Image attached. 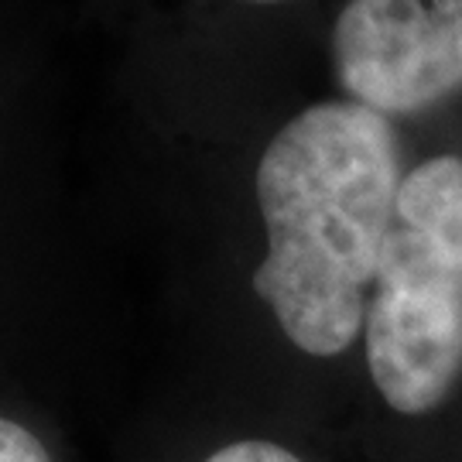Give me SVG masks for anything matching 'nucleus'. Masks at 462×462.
Segmentation results:
<instances>
[{"label":"nucleus","instance_id":"obj_1","mask_svg":"<svg viewBox=\"0 0 462 462\" xmlns=\"http://www.w3.org/2000/svg\"><path fill=\"white\" fill-rule=\"evenodd\" d=\"M401 182L391 120L353 99L315 103L267 144L257 165L267 254L254 291L301 353L336 356L364 332Z\"/></svg>","mask_w":462,"mask_h":462},{"label":"nucleus","instance_id":"obj_2","mask_svg":"<svg viewBox=\"0 0 462 462\" xmlns=\"http://www.w3.org/2000/svg\"><path fill=\"white\" fill-rule=\"evenodd\" d=\"M366 366L401 414L439 408L462 377V162L404 175L364 319Z\"/></svg>","mask_w":462,"mask_h":462},{"label":"nucleus","instance_id":"obj_3","mask_svg":"<svg viewBox=\"0 0 462 462\" xmlns=\"http://www.w3.org/2000/svg\"><path fill=\"white\" fill-rule=\"evenodd\" d=\"M332 55L353 103L421 114L462 93V0H349Z\"/></svg>","mask_w":462,"mask_h":462},{"label":"nucleus","instance_id":"obj_4","mask_svg":"<svg viewBox=\"0 0 462 462\" xmlns=\"http://www.w3.org/2000/svg\"><path fill=\"white\" fill-rule=\"evenodd\" d=\"M0 462H51L45 446L34 439V431L17 425L11 418H0Z\"/></svg>","mask_w":462,"mask_h":462},{"label":"nucleus","instance_id":"obj_5","mask_svg":"<svg viewBox=\"0 0 462 462\" xmlns=\"http://www.w3.org/2000/svg\"><path fill=\"white\" fill-rule=\"evenodd\" d=\"M206 462H301V459H298L295 452L274 446V442H264V439H244V442L223 446Z\"/></svg>","mask_w":462,"mask_h":462},{"label":"nucleus","instance_id":"obj_6","mask_svg":"<svg viewBox=\"0 0 462 462\" xmlns=\"http://www.w3.org/2000/svg\"><path fill=\"white\" fill-rule=\"evenodd\" d=\"M250 4H281V0H250Z\"/></svg>","mask_w":462,"mask_h":462}]
</instances>
